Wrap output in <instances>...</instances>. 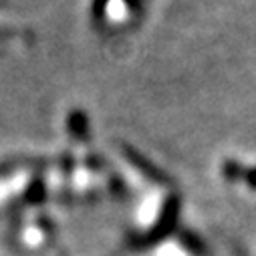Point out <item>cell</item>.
<instances>
[{"instance_id": "cell-1", "label": "cell", "mask_w": 256, "mask_h": 256, "mask_svg": "<svg viewBox=\"0 0 256 256\" xmlns=\"http://www.w3.org/2000/svg\"><path fill=\"white\" fill-rule=\"evenodd\" d=\"M121 152H123V156L130 160L132 164H134V168H138L146 178H150L152 182H158V184H170V180H168V176L162 172V170H158L156 168V164H152L146 156H142L138 150H134L132 146H121Z\"/></svg>"}, {"instance_id": "cell-2", "label": "cell", "mask_w": 256, "mask_h": 256, "mask_svg": "<svg viewBox=\"0 0 256 256\" xmlns=\"http://www.w3.org/2000/svg\"><path fill=\"white\" fill-rule=\"evenodd\" d=\"M67 130H69V134H71L75 140H79V142L89 140V136H91V134H89L91 125H89L87 113L81 111V109H71V111H69V117H67Z\"/></svg>"}, {"instance_id": "cell-3", "label": "cell", "mask_w": 256, "mask_h": 256, "mask_svg": "<svg viewBox=\"0 0 256 256\" xmlns=\"http://www.w3.org/2000/svg\"><path fill=\"white\" fill-rule=\"evenodd\" d=\"M127 6H130L132 10H142V0H125ZM111 4V0H93V4H91V12L97 20H103L105 12H107V6Z\"/></svg>"}, {"instance_id": "cell-4", "label": "cell", "mask_w": 256, "mask_h": 256, "mask_svg": "<svg viewBox=\"0 0 256 256\" xmlns=\"http://www.w3.org/2000/svg\"><path fill=\"white\" fill-rule=\"evenodd\" d=\"M244 178H246V184H248L250 188H256V168L248 170V172L244 174Z\"/></svg>"}, {"instance_id": "cell-5", "label": "cell", "mask_w": 256, "mask_h": 256, "mask_svg": "<svg viewBox=\"0 0 256 256\" xmlns=\"http://www.w3.org/2000/svg\"><path fill=\"white\" fill-rule=\"evenodd\" d=\"M4 36H12L10 30H4V28H0V38H4Z\"/></svg>"}]
</instances>
